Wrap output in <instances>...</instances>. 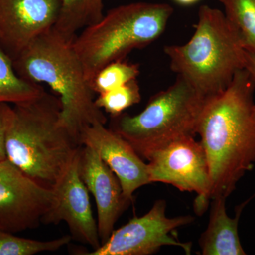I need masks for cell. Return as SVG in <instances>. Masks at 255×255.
<instances>
[{
  "label": "cell",
  "mask_w": 255,
  "mask_h": 255,
  "mask_svg": "<svg viewBox=\"0 0 255 255\" xmlns=\"http://www.w3.org/2000/svg\"><path fill=\"white\" fill-rule=\"evenodd\" d=\"M195 31L187 43L166 46L170 68L206 98L223 92L245 68V48L236 28L221 10L202 5Z\"/></svg>",
  "instance_id": "obj_4"
},
{
  "label": "cell",
  "mask_w": 255,
  "mask_h": 255,
  "mask_svg": "<svg viewBox=\"0 0 255 255\" xmlns=\"http://www.w3.org/2000/svg\"><path fill=\"white\" fill-rule=\"evenodd\" d=\"M173 11L164 3H130L110 10L98 22L82 29L73 46L87 81L91 85L106 65L158 39Z\"/></svg>",
  "instance_id": "obj_5"
},
{
  "label": "cell",
  "mask_w": 255,
  "mask_h": 255,
  "mask_svg": "<svg viewBox=\"0 0 255 255\" xmlns=\"http://www.w3.org/2000/svg\"><path fill=\"white\" fill-rule=\"evenodd\" d=\"M82 145L91 147L117 175L123 188L124 196L131 201L139 188L151 184L147 164L132 145L122 135L105 124L85 127L80 137Z\"/></svg>",
  "instance_id": "obj_13"
},
{
  "label": "cell",
  "mask_w": 255,
  "mask_h": 255,
  "mask_svg": "<svg viewBox=\"0 0 255 255\" xmlns=\"http://www.w3.org/2000/svg\"><path fill=\"white\" fill-rule=\"evenodd\" d=\"M79 173L97 208V227L101 243H105L130 201L113 171L91 147L82 145L79 155Z\"/></svg>",
  "instance_id": "obj_12"
},
{
  "label": "cell",
  "mask_w": 255,
  "mask_h": 255,
  "mask_svg": "<svg viewBox=\"0 0 255 255\" xmlns=\"http://www.w3.org/2000/svg\"><path fill=\"white\" fill-rule=\"evenodd\" d=\"M255 81L238 70L226 90L206 99L197 134L211 175L210 198H227L255 164Z\"/></svg>",
  "instance_id": "obj_1"
},
{
  "label": "cell",
  "mask_w": 255,
  "mask_h": 255,
  "mask_svg": "<svg viewBox=\"0 0 255 255\" xmlns=\"http://www.w3.org/2000/svg\"><path fill=\"white\" fill-rule=\"evenodd\" d=\"M60 11L53 29L73 41L79 31L103 17V0H60Z\"/></svg>",
  "instance_id": "obj_15"
},
{
  "label": "cell",
  "mask_w": 255,
  "mask_h": 255,
  "mask_svg": "<svg viewBox=\"0 0 255 255\" xmlns=\"http://www.w3.org/2000/svg\"><path fill=\"white\" fill-rule=\"evenodd\" d=\"M174 1L178 4L182 5V6H191L199 2L200 0H174Z\"/></svg>",
  "instance_id": "obj_23"
},
{
  "label": "cell",
  "mask_w": 255,
  "mask_h": 255,
  "mask_svg": "<svg viewBox=\"0 0 255 255\" xmlns=\"http://www.w3.org/2000/svg\"><path fill=\"white\" fill-rule=\"evenodd\" d=\"M206 99L190 82L177 75L173 85L152 96L140 114L122 113L112 117L110 128L146 159L171 142L195 136Z\"/></svg>",
  "instance_id": "obj_6"
},
{
  "label": "cell",
  "mask_w": 255,
  "mask_h": 255,
  "mask_svg": "<svg viewBox=\"0 0 255 255\" xmlns=\"http://www.w3.org/2000/svg\"><path fill=\"white\" fill-rule=\"evenodd\" d=\"M54 201L52 189L32 180L7 159L0 162V230L15 234L38 227Z\"/></svg>",
  "instance_id": "obj_9"
},
{
  "label": "cell",
  "mask_w": 255,
  "mask_h": 255,
  "mask_svg": "<svg viewBox=\"0 0 255 255\" xmlns=\"http://www.w3.org/2000/svg\"><path fill=\"white\" fill-rule=\"evenodd\" d=\"M140 74L139 65L127 63L124 60H116L106 65L92 79L91 87L95 93H105L118 88L132 80Z\"/></svg>",
  "instance_id": "obj_19"
},
{
  "label": "cell",
  "mask_w": 255,
  "mask_h": 255,
  "mask_svg": "<svg viewBox=\"0 0 255 255\" xmlns=\"http://www.w3.org/2000/svg\"><path fill=\"white\" fill-rule=\"evenodd\" d=\"M245 68L251 73L255 81V53L245 50Z\"/></svg>",
  "instance_id": "obj_22"
},
{
  "label": "cell",
  "mask_w": 255,
  "mask_h": 255,
  "mask_svg": "<svg viewBox=\"0 0 255 255\" xmlns=\"http://www.w3.org/2000/svg\"><path fill=\"white\" fill-rule=\"evenodd\" d=\"M80 151L52 189L54 193V203L45 215L42 223L57 225L61 221L66 223L72 239L91 246L94 251L100 248L102 243L92 212L89 191L79 173Z\"/></svg>",
  "instance_id": "obj_10"
},
{
  "label": "cell",
  "mask_w": 255,
  "mask_h": 255,
  "mask_svg": "<svg viewBox=\"0 0 255 255\" xmlns=\"http://www.w3.org/2000/svg\"><path fill=\"white\" fill-rule=\"evenodd\" d=\"M73 42L52 28L33 40L13 63L20 77L46 84L56 94L61 105V123L80 143V134L85 127L106 124L107 119L96 105L95 93L85 78Z\"/></svg>",
  "instance_id": "obj_3"
},
{
  "label": "cell",
  "mask_w": 255,
  "mask_h": 255,
  "mask_svg": "<svg viewBox=\"0 0 255 255\" xmlns=\"http://www.w3.org/2000/svg\"><path fill=\"white\" fill-rule=\"evenodd\" d=\"M141 100L140 87L137 80L128 82L123 86L105 93L100 94L95 99V104L100 110L110 114L111 117L124 113L129 107L138 104Z\"/></svg>",
  "instance_id": "obj_20"
},
{
  "label": "cell",
  "mask_w": 255,
  "mask_h": 255,
  "mask_svg": "<svg viewBox=\"0 0 255 255\" xmlns=\"http://www.w3.org/2000/svg\"><path fill=\"white\" fill-rule=\"evenodd\" d=\"M12 106L0 103V162L6 159V137Z\"/></svg>",
  "instance_id": "obj_21"
},
{
  "label": "cell",
  "mask_w": 255,
  "mask_h": 255,
  "mask_svg": "<svg viewBox=\"0 0 255 255\" xmlns=\"http://www.w3.org/2000/svg\"><path fill=\"white\" fill-rule=\"evenodd\" d=\"M71 240V236H65L51 241H36L0 230V255H33L55 252L67 246Z\"/></svg>",
  "instance_id": "obj_18"
},
{
  "label": "cell",
  "mask_w": 255,
  "mask_h": 255,
  "mask_svg": "<svg viewBox=\"0 0 255 255\" xmlns=\"http://www.w3.org/2000/svg\"><path fill=\"white\" fill-rule=\"evenodd\" d=\"M150 183L171 184L181 191L195 192L196 214L201 215L211 200L209 165L204 147L194 137L171 142L147 156Z\"/></svg>",
  "instance_id": "obj_7"
},
{
  "label": "cell",
  "mask_w": 255,
  "mask_h": 255,
  "mask_svg": "<svg viewBox=\"0 0 255 255\" xmlns=\"http://www.w3.org/2000/svg\"><path fill=\"white\" fill-rule=\"evenodd\" d=\"M58 96L12 106L6 137V158L25 175L52 189L82 147L63 127Z\"/></svg>",
  "instance_id": "obj_2"
},
{
  "label": "cell",
  "mask_w": 255,
  "mask_h": 255,
  "mask_svg": "<svg viewBox=\"0 0 255 255\" xmlns=\"http://www.w3.org/2000/svg\"><path fill=\"white\" fill-rule=\"evenodd\" d=\"M60 5V0H0V45L11 59L54 28Z\"/></svg>",
  "instance_id": "obj_11"
},
{
  "label": "cell",
  "mask_w": 255,
  "mask_h": 255,
  "mask_svg": "<svg viewBox=\"0 0 255 255\" xmlns=\"http://www.w3.org/2000/svg\"><path fill=\"white\" fill-rule=\"evenodd\" d=\"M166 201H155L150 211L140 217L132 218L127 224L114 230L100 248L84 255H149L162 247L176 246L190 254L191 243H182L173 236L181 226L194 221L191 216L169 218L166 215Z\"/></svg>",
  "instance_id": "obj_8"
},
{
  "label": "cell",
  "mask_w": 255,
  "mask_h": 255,
  "mask_svg": "<svg viewBox=\"0 0 255 255\" xmlns=\"http://www.w3.org/2000/svg\"><path fill=\"white\" fill-rule=\"evenodd\" d=\"M39 84L20 77L13 60L0 45V103L13 105L36 100L45 93Z\"/></svg>",
  "instance_id": "obj_16"
},
{
  "label": "cell",
  "mask_w": 255,
  "mask_h": 255,
  "mask_svg": "<svg viewBox=\"0 0 255 255\" xmlns=\"http://www.w3.org/2000/svg\"><path fill=\"white\" fill-rule=\"evenodd\" d=\"M255 196L238 206L234 218L226 212V198L212 199L209 225L199 240L201 255H246L240 240L238 225L242 211Z\"/></svg>",
  "instance_id": "obj_14"
},
{
  "label": "cell",
  "mask_w": 255,
  "mask_h": 255,
  "mask_svg": "<svg viewBox=\"0 0 255 255\" xmlns=\"http://www.w3.org/2000/svg\"><path fill=\"white\" fill-rule=\"evenodd\" d=\"M226 18L236 28L245 50L255 53V0H219Z\"/></svg>",
  "instance_id": "obj_17"
}]
</instances>
